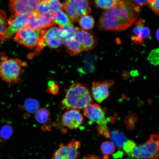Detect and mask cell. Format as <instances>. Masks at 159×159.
Listing matches in <instances>:
<instances>
[{"label":"cell","mask_w":159,"mask_h":159,"mask_svg":"<svg viewBox=\"0 0 159 159\" xmlns=\"http://www.w3.org/2000/svg\"><path fill=\"white\" fill-rule=\"evenodd\" d=\"M117 0H94V4L97 8L106 10L114 6Z\"/></svg>","instance_id":"d4e9b609"},{"label":"cell","mask_w":159,"mask_h":159,"mask_svg":"<svg viewBox=\"0 0 159 159\" xmlns=\"http://www.w3.org/2000/svg\"><path fill=\"white\" fill-rule=\"evenodd\" d=\"M84 115L90 121L96 123L98 125L106 122L108 118L105 119V111L99 105L90 103L84 108Z\"/></svg>","instance_id":"30bf717a"},{"label":"cell","mask_w":159,"mask_h":159,"mask_svg":"<svg viewBox=\"0 0 159 159\" xmlns=\"http://www.w3.org/2000/svg\"><path fill=\"white\" fill-rule=\"evenodd\" d=\"M44 1L47 4L51 11L63 10V4L61 3L59 0H49Z\"/></svg>","instance_id":"83f0119b"},{"label":"cell","mask_w":159,"mask_h":159,"mask_svg":"<svg viewBox=\"0 0 159 159\" xmlns=\"http://www.w3.org/2000/svg\"><path fill=\"white\" fill-rule=\"evenodd\" d=\"M95 60V56L91 54H87L84 57L83 64L77 70L82 74H86L93 72L95 69L94 62Z\"/></svg>","instance_id":"2e32d148"},{"label":"cell","mask_w":159,"mask_h":159,"mask_svg":"<svg viewBox=\"0 0 159 159\" xmlns=\"http://www.w3.org/2000/svg\"><path fill=\"white\" fill-rule=\"evenodd\" d=\"M61 31L60 28L56 27L50 28L45 30L44 35V43L45 46L46 42L53 38H61Z\"/></svg>","instance_id":"cb8c5ba5"},{"label":"cell","mask_w":159,"mask_h":159,"mask_svg":"<svg viewBox=\"0 0 159 159\" xmlns=\"http://www.w3.org/2000/svg\"><path fill=\"white\" fill-rule=\"evenodd\" d=\"M45 30L26 27L17 32L14 39L19 44L30 49H36V52H38L45 46L44 35Z\"/></svg>","instance_id":"3957f363"},{"label":"cell","mask_w":159,"mask_h":159,"mask_svg":"<svg viewBox=\"0 0 159 159\" xmlns=\"http://www.w3.org/2000/svg\"><path fill=\"white\" fill-rule=\"evenodd\" d=\"M35 113V118L39 123H45L49 120L50 112L46 107L39 109Z\"/></svg>","instance_id":"603a6c76"},{"label":"cell","mask_w":159,"mask_h":159,"mask_svg":"<svg viewBox=\"0 0 159 159\" xmlns=\"http://www.w3.org/2000/svg\"><path fill=\"white\" fill-rule=\"evenodd\" d=\"M35 23L37 29H44L49 27L53 26L55 24L50 12L39 15L36 19Z\"/></svg>","instance_id":"e0dca14e"},{"label":"cell","mask_w":159,"mask_h":159,"mask_svg":"<svg viewBox=\"0 0 159 159\" xmlns=\"http://www.w3.org/2000/svg\"><path fill=\"white\" fill-rule=\"evenodd\" d=\"M136 159H157L159 156V136L153 134L144 144L136 146L130 156Z\"/></svg>","instance_id":"5b68a950"},{"label":"cell","mask_w":159,"mask_h":159,"mask_svg":"<svg viewBox=\"0 0 159 159\" xmlns=\"http://www.w3.org/2000/svg\"><path fill=\"white\" fill-rule=\"evenodd\" d=\"M134 3L139 6H142L147 3V0H131Z\"/></svg>","instance_id":"8d00e7d4"},{"label":"cell","mask_w":159,"mask_h":159,"mask_svg":"<svg viewBox=\"0 0 159 159\" xmlns=\"http://www.w3.org/2000/svg\"><path fill=\"white\" fill-rule=\"evenodd\" d=\"M159 29H158L156 32V34H155V36H156V38L157 40L158 41H159Z\"/></svg>","instance_id":"f35d334b"},{"label":"cell","mask_w":159,"mask_h":159,"mask_svg":"<svg viewBox=\"0 0 159 159\" xmlns=\"http://www.w3.org/2000/svg\"><path fill=\"white\" fill-rule=\"evenodd\" d=\"M74 38L83 47L85 50L92 49L97 44V39L94 35L79 28Z\"/></svg>","instance_id":"4fadbf2b"},{"label":"cell","mask_w":159,"mask_h":159,"mask_svg":"<svg viewBox=\"0 0 159 159\" xmlns=\"http://www.w3.org/2000/svg\"><path fill=\"white\" fill-rule=\"evenodd\" d=\"M140 11V6L131 0H117L114 6L101 15L98 28L102 31L125 30L135 22Z\"/></svg>","instance_id":"6da1fadb"},{"label":"cell","mask_w":159,"mask_h":159,"mask_svg":"<svg viewBox=\"0 0 159 159\" xmlns=\"http://www.w3.org/2000/svg\"><path fill=\"white\" fill-rule=\"evenodd\" d=\"M35 11L39 14L51 11L47 4L42 0L39 3Z\"/></svg>","instance_id":"1f68e13d"},{"label":"cell","mask_w":159,"mask_h":159,"mask_svg":"<svg viewBox=\"0 0 159 159\" xmlns=\"http://www.w3.org/2000/svg\"><path fill=\"white\" fill-rule=\"evenodd\" d=\"M26 64L17 59H4L0 62V77L9 84L20 82L22 68Z\"/></svg>","instance_id":"277c9868"},{"label":"cell","mask_w":159,"mask_h":159,"mask_svg":"<svg viewBox=\"0 0 159 159\" xmlns=\"http://www.w3.org/2000/svg\"><path fill=\"white\" fill-rule=\"evenodd\" d=\"M135 146V143L133 140H127L124 143L122 147L123 150L130 156L132 150Z\"/></svg>","instance_id":"4dcf8cb0"},{"label":"cell","mask_w":159,"mask_h":159,"mask_svg":"<svg viewBox=\"0 0 159 159\" xmlns=\"http://www.w3.org/2000/svg\"><path fill=\"white\" fill-rule=\"evenodd\" d=\"M109 138L115 146L119 148L122 147L127 140L124 134L118 130H112L110 133Z\"/></svg>","instance_id":"d6986e66"},{"label":"cell","mask_w":159,"mask_h":159,"mask_svg":"<svg viewBox=\"0 0 159 159\" xmlns=\"http://www.w3.org/2000/svg\"><path fill=\"white\" fill-rule=\"evenodd\" d=\"M80 147V141L74 139L67 144L61 143L51 159H77Z\"/></svg>","instance_id":"ba28073f"},{"label":"cell","mask_w":159,"mask_h":159,"mask_svg":"<svg viewBox=\"0 0 159 159\" xmlns=\"http://www.w3.org/2000/svg\"><path fill=\"white\" fill-rule=\"evenodd\" d=\"M159 0H147L150 8L156 15L159 14Z\"/></svg>","instance_id":"836d02e7"},{"label":"cell","mask_w":159,"mask_h":159,"mask_svg":"<svg viewBox=\"0 0 159 159\" xmlns=\"http://www.w3.org/2000/svg\"><path fill=\"white\" fill-rule=\"evenodd\" d=\"M52 19L55 24L59 26H65L72 25L67 15L62 11L59 10L51 13Z\"/></svg>","instance_id":"ac0fdd59"},{"label":"cell","mask_w":159,"mask_h":159,"mask_svg":"<svg viewBox=\"0 0 159 159\" xmlns=\"http://www.w3.org/2000/svg\"></svg>","instance_id":"60d3db41"},{"label":"cell","mask_w":159,"mask_h":159,"mask_svg":"<svg viewBox=\"0 0 159 159\" xmlns=\"http://www.w3.org/2000/svg\"><path fill=\"white\" fill-rule=\"evenodd\" d=\"M6 15L5 12L3 10H0V39L6 27Z\"/></svg>","instance_id":"d6a6232c"},{"label":"cell","mask_w":159,"mask_h":159,"mask_svg":"<svg viewBox=\"0 0 159 159\" xmlns=\"http://www.w3.org/2000/svg\"><path fill=\"white\" fill-rule=\"evenodd\" d=\"M31 11H34L42 0H26Z\"/></svg>","instance_id":"e575fe53"},{"label":"cell","mask_w":159,"mask_h":159,"mask_svg":"<svg viewBox=\"0 0 159 159\" xmlns=\"http://www.w3.org/2000/svg\"><path fill=\"white\" fill-rule=\"evenodd\" d=\"M47 91L53 95H56L58 94L59 88L58 85L55 83L54 84L50 86L47 88Z\"/></svg>","instance_id":"d590c367"},{"label":"cell","mask_w":159,"mask_h":159,"mask_svg":"<svg viewBox=\"0 0 159 159\" xmlns=\"http://www.w3.org/2000/svg\"><path fill=\"white\" fill-rule=\"evenodd\" d=\"M13 132V127L9 125H3L0 130L1 139L4 141L8 140L11 137Z\"/></svg>","instance_id":"484cf974"},{"label":"cell","mask_w":159,"mask_h":159,"mask_svg":"<svg viewBox=\"0 0 159 159\" xmlns=\"http://www.w3.org/2000/svg\"><path fill=\"white\" fill-rule=\"evenodd\" d=\"M82 159H102L98 156L95 155H90L84 157Z\"/></svg>","instance_id":"74e56055"},{"label":"cell","mask_w":159,"mask_h":159,"mask_svg":"<svg viewBox=\"0 0 159 159\" xmlns=\"http://www.w3.org/2000/svg\"><path fill=\"white\" fill-rule=\"evenodd\" d=\"M9 6L13 15H21L31 11L26 0H10Z\"/></svg>","instance_id":"5bb4252c"},{"label":"cell","mask_w":159,"mask_h":159,"mask_svg":"<svg viewBox=\"0 0 159 159\" xmlns=\"http://www.w3.org/2000/svg\"><path fill=\"white\" fill-rule=\"evenodd\" d=\"M147 60L152 64L156 66L159 64V49L152 50L148 57Z\"/></svg>","instance_id":"f546056e"},{"label":"cell","mask_w":159,"mask_h":159,"mask_svg":"<svg viewBox=\"0 0 159 159\" xmlns=\"http://www.w3.org/2000/svg\"><path fill=\"white\" fill-rule=\"evenodd\" d=\"M133 32L134 34L131 36L133 44H142L144 40L149 37L150 34V29L144 25L143 20L141 18L137 19L135 22Z\"/></svg>","instance_id":"7c38bea8"},{"label":"cell","mask_w":159,"mask_h":159,"mask_svg":"<svg viewBox=\"0 0 159 159\" xmlns=\"http://www.w3.org/2000/svg\"><path fill=\"white\" fill-rule=\"evenodd\" d=\"M39 103L37 100L32 98H28L24 102V108L28 113H35L39 109Z\"/></svg>","instance_id":"44dd1931"},{"label":"cell","mask_w":159,"mask_h":159,"mask_svg":"<svg viewBox=\"0 0 159 159\" xmlns=\"http://www.w3.org/2000/svg\"><path fill=\"white\" fill-rule=\"evenodd\" d=\"M35 11L18 15H13L8 20L6 26L0 37L2 42L10 39L12 36L21 29L27 27L29 21L36 15Z\"/></svg>","instance_id":"8992f818"},{"label":"cell","mask_w":159,"mask_h":159,"mask_svg":"<svg viewBox=\"0 0 159 159\" xmlns=\"http://www.w3.org/2000/svg\"><path fill=\"white\" fill-rule=\"evenodd\" d=\"M61 31V38L62 41H67L74 37L78 27L72 25L65 26H59Z\"/></svg>","instance_id":"ffe728a7"},{"label":"cell","mask_w":159,"mask_h":159,"mask_svg":"<svg viewBox=\"0 0 159 159\" xmlns=\"http://www.w3.org/2000/svg\"><path fill=\"white\" fill-rule=\"evenodd\" d=\"M64 98L61 101V109L80 110L88 104L92 103V97L90 90L85 85L75 82L65 89Z\"/></svg>","instance_id":"7a4b0ae2"},{"label":"cell","mask_w":159,"mask_h":159,"mask_svg":"<svg viewBox=\"0 0 159 159\" xmlns=\"http://www.w3.org/2000/svg\"><path fill=\"white\" fill-rule=\"evenodd\" d=\"M42 0L43 1H48L49 0Z\"/></svg>","instance_id":"ab89813d"},{"label":"cell","mask_w":159,"mask_h":159,"mask_svg":"<svg viewBox=\"0 0 159 159\" xmlns=\"http://www.w3.org/2000/svg\"><path fill=\"white\" fill-rule=\"evenodd\" d=\"M63 4V10L72 22H78L81 16L91 11L90 0H65Z\"/></svg>","instance_id":"52a82bcc"},{"label":"cell","mask_w":159,"mask_h":159,"mask_svg":"<svg viewBox=\"0 0 159 159\" xmlns=\"http://www.w3.org/2000/svg\"><path fill=\"white\" fill-rule=\"evenodd\" d=\"M79 25L82 29L89 30L92 29L95 24L94 18L91 16L83 15L81 16L79 20Z\"/></svg>","instance_id":"7402d4cb"},{"label":"cell","mask_w":159,"mask_h":159,"mask_svg":"<svg viewBox=\"0 0 159 159\" xmlns=\"http://www.w3.org/2000/svg\"><path fill=\"white\" fill-rule=\"evenodd\" d=\"M112 80L95 81L92 83V94L94 98L97 102L101 103L109 95V88L113 85Z\"/></svg>","instance_id":"9c48e42d"},{"label":"cell","mask_w":159,"mask_h":159,"mask_svg":"<svg viewBox=\"0 0 159 159\" xmlns=\"http://www.w3.org/2000/svg\"><path fill=\"white\" fill-rule=\"evenodd\" d=\"M62 44L64 45L68 54L70 56L77 55L84 51L83 47L74 38L67 41H62Z\"/></svg>","instance_id":"9a60e30c"},{"label":"cell","mask_w":159,"mask_h":159,"mask_svg":"<svg viewBox=\"0 0 159 159\" xmlns=\"http://www.w3.org/2000/svg\"><path fill=\"white\" fill-rule=\"evenodd\" d=\"M80 110L69 109L62 115V120L64 125L70 129H76L82 124L84 119Z\"/></svg>","instance_id":"8fae6325"},{"label":"cell","mask_w":159,"mask_h":159,"mask_svg":"<svg viewBox=\"0 0 159 159\" xmlns=\"http://www.w3.org/2000/svg\"><path fill=\"white\" fill-rule=\"evenodd\" d=\"M115 146L110 141H107L103 142L101 145V150L103 154L107 157L115 151Z\"/></svg>","instance_id":"4316f807"},{"label":"cell","mask_w":159,"mask_h":159,"mask_svg":"<svg viewBox=\"0 0 159 159\" xmlns=\"http://www.w3.org/2000/svg\"><path fill=\"white\" fill-rule=\"evenodd\" d=\"M62 40L60 38H52L46 42L45 46H47L50 48L55 49L58 51L60 49V48L62 45Z\"/></svg>","instance_id":"f1b7e54d"}]
</instances>
